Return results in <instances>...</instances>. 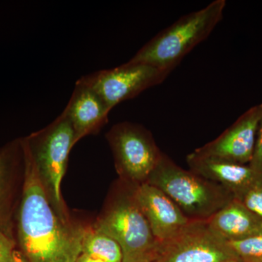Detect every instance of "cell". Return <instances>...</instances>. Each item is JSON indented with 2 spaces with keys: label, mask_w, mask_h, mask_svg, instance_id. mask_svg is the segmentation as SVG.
Returning a JSON list of instances; mask_svg holds the SVG:
<instances>
[{
  "label": "cell",
  "mask_w": 262,
  "mask_h": 262,
  "mask_svg": "<svg viewBox=\"0 0 262 262\" xmlns=\"http://www.w3.org/2000/svg\"><path fill=\"white\" fill-rule=\"evenodd\" d=\"M146 183L163 191L191 220H210L234 198L225 187L181 168L163 153Z\"/></svg>",
  "instance_id": "3957f363"
},
{
  "label": "cell",
  "mask_w": 262,
  "mask_h": 262,
  "mask_svg": "<svg viewBox=\"0 0 262 262\" xmlns=\"http://www.w3.org/2000/svg\"><path fill=\"white\" fill-rule=\"evenodd\" d=\"M23 161L21 139L0 149V228L5 229L10 196L11 178L19 163Z\"/></svg>",
  "instance_id": "5bb4252c"
},
{
  "label": "cell",
  "mask_w": 262,
  "mask_h": 262,
  "mask_svg": "<svg viewBox=\"0 0 262 262\" xmlns=\"http://www.w3.org/2000/svg\"><path fill=\"white\" fill-rule=\"evenodd\" d=\"M239 201L262 220V173L258 174Z\"/></svg>",
  "instance_id": "e0dca14e"
},
{
  "label": "cell",
  "mask_w": 262,
  "mask_h": 262,
  "mask_svg": "<svg viewBox=\"0 0 262 262\" xmlns=\"http://www.w3.org/2000/svg\"><path fill=\"white\" fill-rule=\"evenodd\" d=\"M171 72L142 63L127 61L120 67L82 76L77 82L97 93L110 110L163 82Z\"/></svg>",
  "instance_id": "52a82bcc"
},
{
  "label": "cell",
  "mask_w": 262,
  "mask_h": 262,
  "mask_svg": "<svg viewBox=\"0 0 262 262\" xmlns=\"http://www.w3.org/2000/svg\"><path fill=\"white\" fill-rule=\"evenodd\" d=\"M106 139L123 182L133 186L146 183L163 155L151 133L138 124L123 122L114 125Z\"/></svg>",
  "instance_id": "8992f818"
},
{
  "label": "cell",
  "mask_w": 262,
  "mask_h": 262,
  "mask_svg": "<svg viewBox=\"0 0 262 262\" xmlns=\"http://www.w3.org/2000/svg\"><path fill=\"white\" fill-rule=\"evenodd\" d=\"M262 103L250 108L214 140L194 150L196 154L248 165L252 159Z\"/></svg>",
  "instance_id": "9c48e42d"
},
{
  "label": "cell",
  "mask_w": 262,
  "mask_h": 262,
  "mask_svg": "<svg viewBox=\"0 0 262 262\" xmlns=\"http://www.w3.org/2000/svg\"><path fill=\"white\" fill-rule=\"evenodd\" d=\"M256 173H262V115L258 122L252 159L248 164Z\"/></svg>",
  "instance_id": "ac0fdd59"
},
{
  "label": "cell",
  "mask_w": 262,
  "mask_h": 262,
  "mask_svg": "<svg viewBox=\"0 0 262 262\" xmlns=\"http://www.w3.org/2000/svg\"><path fill=\"white\" fill-rule=\"evenodd\" d=\"M76 262H105L103 261H101V260L97 259V258H95L93 257H91V256H88V255L83 254V253H81L80 256L77 258V261Z\"/></svg>",
  "instance_id": "44dd1931"
},
{
  "label": "cell",
  "mask_w": 262,
  "mask_h": 262,
  "mask_svg": "<svg viewBox=\"0 0 262 262\" xmlns=\"http://www.w3.org/2000/svg\"><path fill=\"white\" fill-rule=\"evenodd\" d=\"M15 248L13 239L5 229L0 228V262H12V253Z\"/></svg>",
  "instance_id": "d6986e66"
},
{
  "label": "cell",
  "mask_w": 262,
  "mask_h": 262,
  "mask_svg": "<svg viewBox=\"0 0 262 262\" xmlns=\"http://www.w3.org/2000/svg\"><path fill=\"white\" fill-rule=\"evenodd\" d=\"M81 253L105 262H123L120 245L94 227L84 228Z\"/></svg>",
  "instance_id": "9a60e30c"
},
{
  "label": "cell",
  "mask_w": 262,
  "mask_h": 262,
  "mask_svg": "<svg viewBox=\"0 0 262 262\" xmlns=\"http://www.w3.org/2000/svg\"><path fill=\"white\" fill-rule=\"evenodd\" d=\"M134 187L114 199L94 227L120 245L123 262H153L160 242L134 198Z\"/></svg>",
  "instance_id": "5b68a950"
},
{
  "label": "cell",
  "mask_w": 262,
  "mask_h": 262,
  "mask_svg": "<svg viewBox=\"0 0 262 262\" xmlns=\"http://www.w3.org/2000/svg\"><path fill=\"white\" fill-rule=\"evenodd\" d=\"M187 163L189 170L225 187L237 200L244 195L258 175L248 165L204 156L194 151L187 155Z\"/></svg>",
  "instance_id": "8fae6325"
},
{
  "label": "cell",
  "mask_w": 262,
  "mask_h": 262,
  "mask_svg": "<svg viewBox=\"0 0 262 262\" xmlns=\"http://www.w3.org/2000/svg\"><path fill=\"white\" fill-rule=\"evenodd\" d=\"M153 262H242L228 242L215 235L208 221H191L172 238L160 243Z\"/></svg>",
  "instance_id": "ba28073f"
},
{
  "label": "cell",
  "mask_w": 262,
  "mask_h": 262,
  "mask_svg": "<svg viewBox=\"0 0 262 262\" xmlns=\"http://www.w3.org/2000/svg\"><path fill=\"white\" fill-rule=\"evenodd\" d=\"M212 232L227 242L242 241L262 234V220L234 198L210 220Z\"/></svg>",
  "instance_id": "4fadbf2b"
},
{
  "label": "cell",
  "mask_w": 262,
  "mask_h": 262,
  "mask_svg": "<svg viewBox=\"0 0 262 262\" xmlns=\"http://www.w3.org/2000/svg\"><path fill=\"white\" fill-rule=\"evenodd\" d=\"M24 186L18 213L20 251L30 262H76L84 228L59 218L45 192L28 146L21 139Z\"/></svg>",
  "instance_id": "6da1fadb"
},
{
  "label": "cell",
  "mask_w": 262,
  "mask_h": 262,
  "mask_svg": "<svg viewBox=\"0 0 262 262\" xmlns=\"http://www.w3.org/2000/svg\"><path fill=\"white\" fill-rule=\"evenodd\" d=\"M134 194L160 243L172 238L192 221L163 191L148 183L134 186Z\"/></svg>",
  "instance_id": "30bf717a"
},
{
  "label": "cell",
  "mask_w": 262,
  "mask_h": 262,
  "mask_svg": "<svg viewBox=\"0 0 262 262\" xmlns=\"http://www.w3.org/2000/svg\"><path fill=\"white\" fill-rule=\"evenodd\" d=\"M225 0H215L158 33L129 61L146 63L172 72L188 53L211 34L223 18Z\"/></svg>",
  "instance_id": "7a4b0ae2"
},
{
  "label": "cell",
  "mask_w": 262,
  "mask_h": 262,
  "mask_svg": "<svg viewBox=\"0 0 262 262\" xmlns=\"http://www.w3.org/2000/svg\"><path fill=\"white\" fill-rule=\"evenodd\" d=\"M24 139L53 210L62 221L72 224L61 193L70 151L76 144L70 120L63 112L46 128Z\"/></svg>",
  "instance_id": "277c9868"
},
{
  "label": "cell",
  "mask_w": 262,
  "mask_h": 262,
  "mask_svg": "<svg viewBox=\"0 0 262 262\" xmlns=\"http://www.w3.org/2000/svg\"><path fill=\"white\" fill-rule=\"evenodd\" d=\"M111 110L91 88L77 82L63 113L75 132V144L99 130L108 122Z\"/></svg>",
  "instance_id": "7c38bea8"
},
{
  "label": "cell",
  "mask_w": 262,
  "mask_h": 262,
  "mask_svg": "<svg viewBox=\"0 0 262 262\" xmlns=\"http://www.w3.org/2000/svg\"><path fill=\"white\" fill-rule=\"evenodd\" d=\"M12 262H30L26 255L20 250H13L12 253Z\"/></svg>",
  "instance_id": "ffe728a7"
},
{
  "label": "cell",
  "mask_w": 262,
  "mask_h": 262,
  "mask_svg": "<svg viewBox=\"0 0 262 262\" xmlns=\"http://www.w3.org/2000/svg\"><path fill=\"white\" fill-rule=\"evenodd\" d=\"M228 244L241 261L262 262V234Z\"/></svg>",
  "instance_id": "2e32d148"
}]
</instances>
